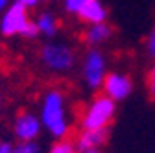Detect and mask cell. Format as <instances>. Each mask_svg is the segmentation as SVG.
I'll list each match as a JSON object with an SVG mask.
<instances>
[{"instance_id": "cell-21", "label": "cell", "mask_w": 155, "mask_h": 153, "mask_svg": "<svg viewBox=\"0 0 155 153\" xmlns=\"http://www.w3.org/2000/svg\"><path fill=\"white\" fill-rule=\"evenodd\" d=\"M80 153H102L100 148H92V149H81Z\"/></svg>"}, {"instance_id": "cell-15", "label": "cell", "mask_w": 155, "mask_h": 153, "mask_svg": "<svg viewBox=\"0 0 155 153\" xmlns=\"http://www.w3.org/2000/svg\"><path fill=\"white\" fill-rule=\"evenodd\" d=\"M144 54L150 61H155V26L148 31L144 39Z\"/></svg>"}, {"instance_id": "cell-3", "label": "cell", "mask_w": 155, "mask_h": 153, "mask_svg": "<svg viewBox=\"0 0 155 153\" xmlns=\"http://www.w3.org/2000/svg\"><path fill=\"white\" fill-rule=\"evenodd\" d=\"M116 116V102L107 94H94L83 107L80 116V129H109Z\"/></svg>"}, {"instance_id": "cell-2", "label": "cell", "mask_w": 155, "mask_h": 153, "mask_svg": "<svg viewBox=\"0 0 155 153\" xmlns=\"http://www.w3.org/2000/svg\"><path fill=\"white\" fill-rule=\"evenodd\" d=\"M39 63L52 74H68L78 65V52L67 41L48 39L39 48Z\"/></svg>"}, {"instance_id": "cell-19", "label": "cell", "mask_w": 155, "mask_h": 153, "mask_svg": "<svg viewBox=\"0 0 155 153\" xmlns=\"http://www.w3.org/2000/svg\"><path fill=\"white\" fill-rule=\"evenodd\" d=\"M15 144L9 140H0V153H13Z\"/></svg>"}, {"instance_id": "cell-4", "label": "cell", "mask_w": 155, "mask_h": 153, "mask_svg": "<svg viewBox=\"0 0 155 153\" xmlns=\"http://www.w3.org/2000/svg\"><path fill=\"white\" fill-rule=\"evenodd\" d=\"M107 72H109V59L105 52L102 48H87L80 63V76L83 87L92 92L100 90Z\"/></svg>"}, {"instance_id": "cell-6", "label": "cell", "mask_w": 155, "mask_h": 153, "mask_svg": "<svg viewBox=\"0 0 155 153\" xmlns=\"http://www.w3.org/2000/svg\"><path fill=\"white\" fill-rule=\"evenodd\" d=\"M100 90L107 94L111 100H114L116 103H120V102H126L133 94L135 85H133V80L129 74L120 72V70H111L107 72Z\"/></svg>"}, {"instance_id": "cell-12", "label": "cell", "mask_w": 155, "mask_h": 153, "mask_svg": "<svg viewBox=\"0 0 155 153\" xmlns=\"http://www.w3.org/2000/svg\"><path fill=\"white\" fill-rule=\"evenodd\" d=\"M48 153H80V149L76 146V140L65 137V138H55Z\"/></svg>"}, {"instance_id": "cell-14", "label": "cell", "mask_w": 155, "mask_h": 153, "mask_svg": "<svg viewBox=\"0 0 155 153\" xmlns=\"http://www.w3.org/2000/svg\"><path fill=\"white\" fill-rule=\"evenodd\" d=\"M13 153H41V144L37 140H18Z\"/></svg>"}, {"instance_id": "cell-11", "label": "cell", "mask_w": 155, "mask_h": 153, "mask_svg": "<svg viewBox=\"0 0 155 153\" xmlns=\"http://www.w3.org/2000/svg\"><path fill=\"white\" fill-rule=\"evenodd\" d=\"M109 17V9L102 0H89L85 8L78 13V18L83 24H96V22H104Z\"/></svg>"}, {"instance_id": "cell-1", "label": "cell", "mask_w": 155, "mask_h": 153, "mask_svg": "<svg viewBox=\"0 0 155 153\" xmlns=\"http://www.w3.org/2000/svg\"><path fill=\"white\" fill-rule=\"evenodd\" d=\"M37 114L43 124V129L54 140L65 138L70 135L72 120H70V112H68V98L61 89L52 87L43 92Z\"/></svg>"}, {"instance_id": "cell-5", "label": "cell", "mask_w": 155, "mask_h": 153, "mask_svg": "<svg viewBox=\"0 0 155 153\" xmlns=\"http://www.w3.org/2000/svg\"><path fill=\"white\" fill-rule=\"evenodd\" d=\"M30 21V9L18 2H11L0 17V33L4 37H21Z\"/></svg>"}, {"instance_id": "cell-10", "label": "cell", "mask_w": 155, "mask_h": 153, "mask_svg": "<svg viewBox=\"0 0 155 153\" xmlns=\"http://www.w3.org/2000/svg\"><path fill=\"white\" fill-rule=\"evenodd\" d=\"M33 21L37 24V30H39V35L45 37V39H54V37L59 33V18L55 17L54 11L50 9H41V11H37L35 17H33Z\"/></svg>"}, {"instance_id": "cell-20", "label": "cell", "mask_w": 155, "mask_h": 153, "mask_svg": "<svg viewBox=\"0 0 155 153\" xmlns=\"http://www.w3.org/2000/svg\"><path fill=\"white\" fill-rule=\"evenodd\" d=\"M9 4H11L9 0H0V13H2V11H4V9L9 6Z\"/></svg>"}, {"instance_id": "cell-17", "label": "cell", "mask_w": 155, "mask_h": 153, "mask_svg": "<svg viewBox=\"0 0 155 153\" xmlns=\"http://www.w3.org/2000/svg\"><path fill=\"white\" fill-rule=\"evenodd\" d=\"M21 37H24V39H28V41H33V39H37V37H39V30H37V24H35L33 18L30 21V24L24 28V31H22Z\"/></svg>"}, {"instance_id": "cell-8", "label": "cell", "mask_w": 155, "mask_h": 153, "mask_svg": "<svg viewBox=\"0 0 155 153\" xmlns=\"http://www.w3.org/2000/svg\"><path fill=\"white\" fill-rule=\"evenodd\" d=\"M113 26L104 21V22H96V24H87L81 41L87 48H102L104 44H107L113 39Z\"/></svg>"}, {"instance_id": "cell-16", "label": "cell", "mask_w": 155, "mask_h": 153, "mask_svg": "<svg viewBox=\"0 0 155 153\" xmlns=\"http://www.w3.org/2000/svg\"><path fill=\"white\" fill-rule=\"evenodd\" d=\"M146 89H148L150 98L155 100V61H151V67L146 72Z\"/></svg>"}, {"instance_id": "cell-22", "label": "cell", "mask_w": 155, "mask_h": 153, "mask_svg": "<svg viewBox=\"0 0 155 153\" xmlns=\"http://www.w3.org/2000/svg\"><path fill=\"white\" fill-rule=\"evenodd\" d=\"M45 2H57V0H45Z\"/></svg>"}, {"instance_id": "cell-18", "label": "cell", "mask_w": 155, "mask_h": 153, "mask_svg": "<svg viewBox=\"0 0 155 153\" xmlns=\"http://www.w3.org/2000/svg\"><path fill=\"white\" fill-rule=\"evenodd\" d=\"M15 2H18V4H22L26 9H37L39 6H41L43 2H45V0H15Z\"/></svg>"}, {"instance_id": "cell-7", "label": "cell", "mask_w": 155, "mask_h": 153, "mask_svg": "<svg viewBox=\"0 0 155 153\" xmlns=\"http://www.w3.org/2000/svg\"><path fill=\"white\" fill-rule=\"evenodd\" d=\"M43 131V124L39 120V114L31 111L18 112L13 120V137L17 140H37Z\"/></svg>"}, {"instance_id": "cell-9", "label": "cell", "mask_w": 155, "mask_h": 153, "mask_svg": "<svg viewBox=\"0 0 155 153\" xmlns=\"http://www.w3.org/2000/svg\"><path fill=\"white\" fill-rule=\"evenodd\" d=\"M109 142V129H80L76 137L78 149H92V148H104Z\"/></svg>"}, {"instance_id": "cell-13", "label": "cell", "mask_w": 155, "mask_h": 153, "mask_svg": "<svg viewBox=\"0 0 155 153\" xmlns=\"http://www.w3.org/2000/svg\"><path fill=\"white\" fill-rule=\"evenodd\" d=\"M87 2H89V0H61V6H63V11H65L67 15L78 17V13L85 8Z\"/></svg>"}]
</instances>
